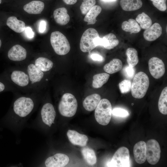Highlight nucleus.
<instances>
[{
    "mask_svg": "<svg viewBox=\"0 0 167 167\" xmlns=\"http://www.w3.org/2000/svg\"><path fill=\"white\" fill-rule=\"evenodd\" d=\"M81 152L84 159L88 165H93L96 163V157L93 150L85 147L82 149Z\"/></svg>",
    "mask_w": 167,
    "mask_h": 167,
    "instance_id": "obj_27",
    "label": "nucleus"
},
{
    "mask_svg": "<svg viewBox=\"0 0 167 167\" xmlns=\"http://www.w3.org/2000/svg\"><path fill=\"white\" fill-rule=\"evenodd\" d=\"M102 10L101 8L98 5L94 6L86 15L84 20L87 22V24H93L97 21L96 19Z\"/></svg>",
    "mask_w": 167,
    "mask_h": 167,
    "instance_id": "obj_24",
    "label": "nucleus"
},
{
    "mask_svg": "<svg viewBox=\"0 0 167 167\" xmlns=\"http://www.w3.org/2000/svg\"><path fill=\"white\" fill-rule=\"evenodd\" d=\"M46 23L44 20L41 21L40 24L39 30L41 33L43 32L46 29Z\"/></svg>",
    "mask_w": 167,
    "mask_h": 167,
    "instance_id": "obj_40",
    "label": "nucleus"
},
{
    "mask_svg": "<svg viewBox=\"0 0 167 167\" xmlns=\"http://www.w3.org/2000/svg\"><path fill=\"white\" fill-rule=\"evenodd\" d=\"M112 113L114 116L121 117H126L129 115V113L127 111L120 108L113 109L112 110Z\"/></svg>",
    "mask_w": 167,
    "mask_h": 167,
    "instance_id": "obj_36",
    "label": "nucleus"
},
{
    "mask_svg": "<svg viewBox=\"0 0 167 167\" xmlns=\"http://www.w3.org/2000/svg\"><path fill=\"white\" fill-rule=\"evenodd\" d=\"M162 28L158 23H155L143 33V36L146 40L148 41H154L158 38L161 35Z\"/></svg>",
    "mask_w": 167,
    "mask_h": 167,
    "instance_id": "obj_17",
    "label": "nucleus"
},
{
    "mask_svg": "<svg viewBox=\"0 0 167 167\" xmlns=\"http://www.w3.org/2000/svg\"><path fill=\"white\" fill-rule=\"evenodd\" d=\"M124 71L126 76L129 78H132L135 73L134 67L129 65L125 68Z\"/></svg>",
    "mask_w": 167,
    "mask_h": 167,
    "instance_id": "obj_37",
    "label": "nucleus"
},
{
    "mask_svg": "<svg viewBox=\"0 0 167 167\" xmlns=\"http://www.w3.org/2000/svg\"><path fill=\"white\" fill-rule=\"evenodd\" d=\"M121 27L123 31L133 33H138L141 30V28L138 23L132 19H129L128 21H123Z\"/></svg>",
    "mask_w": 167,
    "mask_h": 167,
    "instance_id": "obj_25",
    "label": "nucleus"
},
{
    "mask_svg": "<svg viewBox=\"0 0 167 167\" xmlns=\"http://www.w3.org/2000/svg\"><path fill=\"white\" fill-rule=\"evenodd\" d=\"M119 43V40L116 36L112 33H110L102 38L101 46L106 49L110 50L116 46Z\"/></svg>",
    "mask_w": 167,
    "mask_h": 167,
    "instance_id": "obj_23",
    "label": "nucleus"
},
{
    "mask_svg": "<svg viewBox=\"0 0 167 167\" xmlns=\"http://www.w3.org/2000/svg\"><path fill=\"white\" fill-rule=\"evenodd\" d=\"M69 158L66 155L61 153H57L49 156L45 161L46 167H63L69 162Z\"/></svg>",
    "mask_w": 167,
    "mask_h": 167,
    "instance_id": "obj_14",
    "label": "nucleus"
},
{
    "mask_svg": "<svg viewBox=\"0 0 167 167\" xmlns=\"http://www.w3.org/2000/svg\"><path fill=\"white\" fill-rule=\"evenodd\" d=\"M25 33L26 36L29 38H31L34 36V32L30 27H28L25 28Z\"/></svg>",
    "mask_w": 167,
    "mask_h": 167,
    "instance_id": "obj_38",
    "label": "nucleus"
},
{
    "mask_svg": "<svg viewBox=\"0 0 167 167\" xmlns=\"http://www.w3.org/2000/svg\"><path fill=\"white\" fill-rule=\"evenodd\" d=\"M122 64L119 59L114 58L104 66V70L106 72L110 74L115 73L120 71L122 68Z\"/></svg>",
    "mask_w": 167,
    "mask_h": 167,
    "instance_id": "obj_26",
    "label": "nucleus"
},
{
    "mask_svg": "<svg viewBox=\"0 0 167 167\" xmlns=\"http://www.w3.org/2000/svg\"><path fill=\"white\" fill-rule=\"evenodd\" d=\"M159 110L162 114H167V87L162 90L158 102Z\"/></svg>",
    "mask_w": 167,
    "mask_h": 167,
    "instance_id": "obj_30",
    "label": "nucleus"
},
{
    "mask_svg": "<svg viewBox=\"0 0 167 167\" xmlns=\"http://www.w3.org/2000/svg\"><path fill=\"white\" fill-rule=\"evenodd\" d=\"M13 94L8 117L13 131L19 132L39 106L42 98V92H33L22 94L18 92Z\"/></svg>",
    "mask_w": 167,
    "mask_h": 167,
    "instance_id": "obj_1",
    "label": "nucleus"
},
{
    "mask_svg": "<svg viewBox=\"0 0 167 167\" xmlns=\"http://www.w3.org/2000/svg\"><path fill=\"white\" fill-rule=\"evenodd\" d=\"M102 0L104 2H113V1H115L116 0Z\"/></svg>",
    "mask_w": 167,
    "mask_h": 167,
    "instance_id": "obj_42",
    "label": "nucleus"
},
{
    "mask_svg": "<svg viewBox=\"0 0 167 167\" xmlns=\"http://www.w3.org/2000/svg\"><path fill=\"white\" fill-rule=\"evenodd\" d=\"M112 113L110 102L106 99H103L101 100L95 109V119L99 124L103 126L107 125L110 121Z\"/></svg>",
    "mask_w": 167,
    "mask_h": 167,
    "instance_id": "obj_6",
    "label": "nucleus"
},
{
    "mask_svg": "<svg viewBox=\"0 0 167 167\" xmlns=\"http://www.w3.org/2000/svg\"><path fill=\"white\" fill-rule=\"evenodd\" d=\"M36 120V126L41 122L50 127L54 123L56 112L53 105L48 102L42 103Z\"/></svg>",
    "mask_w": 167,
    "mask_h": 167,
    "instance_id": "obj_8",
    "label": "nucleus"
},
{
    "mask_svg": "<svg viewBox=\"0 0 167 167\" xmlns=\"http://www.w3.org/2000/svg\"><path fill=\"white\" fill-rule=\"evenodd\" d=\"M64 2L67 5H73L75 4L77 0H63Z\"/></svg>",
    "mask_w": 167,
    "mask_h": 167,
    "instance_id": "obj_41",
    "label": "nucleus"
},
{
    "mask_svg": "<svg viewBox=\"0 0 167 167\" xmlns=\"http://www.w3.org/2000/svg\"><path fill=\"white\" fill-rule=\"evenodd\" d=\"M135 20L139 24L140 28L144 29L149 28L152 24L151 18L144 12L139 14L136 17Z\"/></svg>",
    "mask_w": 167,
    "mask_h": 167,
    "instance_id": "obj_32",
    "label": "nucleus"
},
{
    "mask_svg": "<svg viewBox=\"0 0 167 167\" xmlns=\"http://www.w3.org/2000/svg\"><path fill=\"white\" fill-rule=\"evenodd\" d=\"M120 5L122 9L126 11H132L139 9L142 6L141 0H121Z\"/></svg>",
    "mask_w": 167,
    "mask_h": 167,
    "instance_id": "obj_22",
    "label": "nucleus"
},
{
    "mask_svg": "<svg viewBox=\"0 0 167 167\" xmlns=\"http://www.w3.org/2000/svg\"><path fill=\"white\" fill-rule=\"evenodd\" d=\"M133 154L135 160L137 163H143L146 160V143L141 141L136 143L134 147Z\"/></svg>",
    "mask_w": 167,
    "mask_h": 167,
    "instance_id": "obj_15",
    "label": "nucleus"
},
{
    "mask_svg": "<svg viewBox=\"0 0 167 167\" xmlns=\"http://www.w3.org/2000/svg\"><path fill=\"white\" fill-rule=\"evenodd\" d=\"M44 8V3L39 1H33L25 5L24 10L27 13L32 14H41Z\"/></svg>",
    "mask_w": 167,
    "mask_h": 167,
    "instance_id": "obj_20",
    "label": "nucleus"
},
{
    "mask_svg": "<svg viewBox=\"0 0 167 167\" xmlns=\"http://www.w3.org/2000/svg\"><path fill=\"white\" fill-rule=\"evenodd\" d=\"M96 3V0H84L80 7L82 14L86 15Z\"/></svg>",
    "mask_w": 167,
    "mask_h": 167,
    "instance_id": "obj_33",
    "label": "nucleus"
},
{
    "mask_svg": "<svg viewBox=\"0 0 167 167\" xmlns=\"http://www.w3.org/2000/svg\"><path fill=\"white\" fill-rule=\"evenodd\" d=\"M27 50L22 45L16 44L8 50L7 57L8 60L16 63V65L22 64L27 61Z\"/></svg>",
    "mask_w": 167,
    "mask_h": 167,
    "instance_id": "obj_11",
    "label": "nucleus"
},
{
    "mask_svg": "<svg viewBox=\"0 0 167 167\" xmlns=\"http://www.w3.org/2000/svg\"><path fill=\"white\" fill-rule=\"evenodd\" d=\"M53 16L56 22L60 25H66L70 20L67 9L63 7L55 9L54 12Z\"/></svg>",
    "mask_w": 167,
    "mask_h": 167,
    "instance_id": "obj_18",
    "label": "nucleus"
},
{
    "mask_svg": "<svg viewBox=\"0 0 167 167\" xmlns=\"http://www.w3.org/2000/svg\"><path fill=\"white\" fill-rule=\"evenodd\" d=\"M109 167L130 166V154L128 149L125 147L119 148L115 152L111 161L108 163Z\"/></svg>",
    "mask_w": 167,
    "mask_h": 167,
    "instance_id": "obj_10",
    "label": "nucleus"
},
{
    "mask_svg": "<svg viewBox=\"0 0 167 167\" xmlns=\"http://www.w3.org/2000/svg\"><path fill=\"white\" fill-rule=\"evenodd\" d=\"M126 54L127 56V62L128 65L134 67L139 62L137 51L134 48H129L126 50Z\"/></svg>",
    "mask_w": 167,
    "mask_h": 167,
    "instance_id": "obj_31",
    "label": "nucleus"
},
{
    "mask_svg": "<svg viewBox=\"0 0 167 167\" xmlns=\"http://www.w3.org/2000/svg\"><path fill=\"white\" fill-rule=\"evenodd\" d=\"M101 98V96L98 94L90 95L85 99L83 102V106L86 110L92 111L95 109Z\"/></svg>",
    "mask_w": 167,
    "mask_h": 167,
    "instance_id": "obj_19",
    "label": "nucleus"
},
{
    "mask_svg": "<svg viewBox=\"0 0 167 167\" xmlns=\"http://www.w3.org/2000/svg\"><path fill=\"white\" fill-rule=\"evenodd\" d=\"M66 134L70 141L73 144L82 147L87 145L88 139L86 135L70 130H68Z\"/></svg>",
    "mask_w": 167,
    "mask_h": 167,
    "instance_id": "obj_16",
    "label": "nucleus"
},
{
    "mask_svg": "<svg viewBox=\"0 0 167 167\" xmlns=\"http://www.w3.org/2000/svg\"><path fill=\"white\" fill-rule=\"evenodd\" d=\"M134 105L133 103H132V105Z\"/></svg>",
    "mask_w": 167,
    "mask_h": 167,
    "instance_id": "obj_45",
    "label": "nucleus"
},
{
    "mask_svg": "<svg viewBox=\"0 0 167 167\" xmlns=\"http://www.w3.org/2000/svg\"><path fill=\"white\" fill-rule=\"evenodd\" d=\"M2 73L19 92L27 93L33 92L28 75L21 66L8 67Z\"/></svg>",
    "mask_w": 167,
    "mask_h": 167,
    "instance_id": "obj_3",
    "label": "nucleus"
},
{
    "mask_svg": "<svg viewBox=\"0 0 167 167\" xmlns=\"http://www.w3.org/2000/svg\"><path fill=\"white\" fill-rule=\"evenodd\" d=\"M146 160L149 164L154 165L157 163L161 157L160 145L155 139H151L146 143Z\"/></svg>",
    "mask_w": 167,
    "mask_h": 167,
    "instance_id": "obj_12",
    "label": "nucleus"
},
{
    "mask_svg": "<svg viewBox=\"0 0 167 167\" xmlns=\"http://www.w3.org/2000/svg\"><path fill=\"white\" fill-rule=\"evenodd\" d=\"M50 41L54 52L58 55H65L70 51L71 47L68 40L59 31H54L51 33Z\"/></svg>",
    "mask_w": 167,
    "mask_h": 167,
    "instance_id": "obj_7",
    "label": "nucleus"
},
{
    "mask_svg": "<svg viewBox=\"0 0 167 167\" xmlns=\"http://www.w3.org/2000/svg\"><path fill=\"white\" fill-rule=\"evenodd\" d=\"M131 82L128 80H124L119 84V87L121 92L126 93L131 90Z\"/></svg>",
    "mask_w": 167,
    "mask_h": 167,
    "instance_id": "obj_34",
    "label": "nucleus"
},
{
    "mask_svg": "<svg viewBox=\"0 0 167 167\" xmlns=\"http://www.w3.org/2000/svg\"><path fill=\"white\" fill-rule=\"evenodd\" d=\"M17 66L23 67L27 72L33 91L41 92L45 82L49 80L47 73L52 70L54 63L48 58L39 56Z\"/></svg>",
    "mask_w": 167,
    "mask_h": 167,
    "instance_id": "obj_2",
    "label": "nucleus"
},
{
    "mask_svg": "<svg viewBox=\"0 0 167 167\" xmlns=\"http://www.w3.org/2000/svg\"><path fill=\"white\" fill-rule=\"evenodd\" d=\"M149 85V79L146 74L139 72L135 75L131 86V93L135 98L141 99L145 95Z\"/></svg>",
    "mask_w": 167,
    "mask_h": 167,
    "instance_id": "obj_4",
    "label": "nucleus"
},
{
    "mask_svg": "<svg viewBox=\"0 0 167 167\" xmlns=\"http://www.w3.org/2000/svg\"><path fill=\"white\" fill-rule=\"evenodd\" d=\"M58 110L63 116L71 117L75 114L78 103L75 96L70 93H65L62 96L58 105Z\"/></svg>",
    "mask_w": 167,
    "mask_h": 167,
    "instance_id": "obj_5",
    "label": "nucleus"
},
{
    "mask_svg": "<svg viewBox=\"0 0 167 167\" xmlns=\"http://www.w3.org/2000/svg\"><path fill=\"white\" fill-rule=\"evenodd\" d=\"M109 76V74L105 73L94 75L93 77V87L96 88H101L107 82Z\"/></svg>",
    "mask_w": 167,
    "mask_h": 167,
    "instance_id": "obj_29",
    "label": "nucleus"
},
{
    "mask_svg": "<svg viewBox=\"0 0 167 167\" xmlns=\"http://www.w3.org/2000/svg\"><path fill=\"white\" fill-rule=\"evenodd\" d=\"M1 2H2V0H0V4L1 3Z\"/></svg>",
    "mask_w": 167,
    "mask_h": 167,
    "instance_id": "obj_44",
    "label": "nucleus"
},
{
    "mask_svg": "<svg viewBox=\"0 0 167 167\" xmlns=\"http://www.w3.org/2000/svg\"><path fill=\"white\" fill-rule=\"evenodd\" d=\"M153 5L161 11H165L167 9V0H150Z\"/></svg>",
    "mask_w": 167,
    "mask_h": 167,
    "instance_id": "obj_35",
    "label": "nucleus"
},
{
    "mask_svg": "<svg viewBox=\"0 0 167 167\" xmlns=\"http://www.w3.org/2000/svg\"><path fill=\"white\" fill-rule=\"evenodd\" d=\"M91 59L94 61H101L103 60L102 57L98 54L93 53L90 56Z\"/></svg>",
    "mask_w": 167,
    "mask_h": 167,
    "instance_id": "obj_39",
    "label": "nucleus"
},
{
    "mask_svg": "<svg viewBox=\"0 0 167 167\" xmlns=\"http://www.w3.org/2000/svg\"><path fill=\"white\" fill-rule=\"evenodd\" d=\"M148 65L150 72L154 78L159 79L164 75L165 67L161 59L156 57H152L149 60Z\"/></svg>",
    "mask_w": 167,
    "mask_h": 167,
    "instance_id": "obj_13",
    "label": "nucleus"
},
{
    "mask_svg": "<svg viewBox=\"0 0 167 167\" xmlns=\"http://www.w3.org/2000/svg\"><path fill=\"white\" fill-rule=\"evenodd\" d=\"M6 92H11L13 93L19 92L1 73L0 74V93Z\"/></svg>",
    "mask_w": 167,
    "mask_h": 167,
    "instance_id": "obj_28",
    "label": "nucleus"
},
{
    "mask_svg": "<svg viewBox=\"0 0 167 167\" xmlns=\"http://www.w3.org/2000/svg\"><path fill=\"white\" fill-rule=\"evenodd\" d=\"M7 25L17 33H21L25 30L26 27L24 22L17 19L15 16L9 17L6 22Z\"/></svg>",
    "mask_w": 167,
    "mask_h": 167,
    "instance_id": "obj_21",
    "label": "nucleus"
},
{
    "mask_svg": "<svg viewBox=\"0 0 167 167\" xmlns=\"http://www.w3.org/2000/svg\"><path fill=\"white\" fill-rule=\"evenodd\" d=\"M2 45V41H1V39H0V49L1 48Z\"/></svg>",
    "mask_w": 167,
    "mask_h": 167,
    "instance_id": "obj_43",
    "label": "nucleus"
},
{
    "mask_svg": "<svg viewBox=\"0 0 167 167\" xmlns=\"http://www.w3.org/2000/svg\"><path fill=\"white\" fill-rule=\"evenodd\" d=\"M99 36L97 31L94 28H90L83 33L81 38L80 48L82 51L89 52L96 46L94 43L95 38Z\"/></svg>",
    "mask_w": 167,
    "mask_h": 167,
    "instance_id": "obj_9",
    "label": "nucleus"
}]
</instances>
